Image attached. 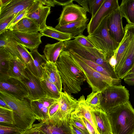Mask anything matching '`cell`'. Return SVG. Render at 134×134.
<instances>
[{
    "label": "cell",
    "instance_id": "8",
    "mask_svg": "<svg viewBox=\"0 0 134 134\" xmlns=\"http://www.w3.org/2000/svg\"><path fill=\"white\" fill-rule=\"evenodd\" d=\"M0 91L21 100L28 97L25 85L18 79L8 76H0Z\"/></svg>",
    "mask_w": 134,
    "mask_h": 134
},
{
    "label": "cell",
    "instance_id": "48",
    "mask_svg": "<svg viewBox=\"0 0 134 134\" xmlns=\"http://www.w3.org/2000/svg\"><path fill=\"white\" fill-rule=\"evenodd\" d=\"M55 4L63 6H65L69 4L73 3V0H54Z\"/></svg>",
    "mask_w": 134,
    "mask_h": 134
},
{
    "label": "cell",
    "instance_id": "14",
    "mask_svg": "<svg viewBox=\"0 0 134 134\" xmlns=\"http://www.w3.org/2000/svg\"><path fill=\"white\" fill-rule=\"evenodd\" d=\"M35 0H12L6 5L0 8V20L29 8Z\"/></svg>",
    "mask_w": 134,
    "mask_h": 134
},
{
    "label": "cell",
    "instance_id": "38",
    "mask_svg": "<svg viewBox=\"0 0 134 134\" xmlns=\"http://www.w3.org/2000/svg\"><path fill=\"white\" fill-rule=\"evenodd\" d=\"M14 41L16 40L10 29H6L0 34V47H5L8 43Z\"/></svg>",
    "mask_w": 134,
    "mask_h": 134
},
{
    "label": "cell",
    "instance_id": "41",
    "mask_svg": "<svg viewBox=\"0 0 134 134\" xmlns=\"http://www.w3.org/2000/svg\"><path fill=\"white\" fill-rule=\"evenodd\" d=\"M74 38L84 47L91 48H95L93 44L88 40L87 36L82 34L74 37Z\"/></svg>",
    "mask_w": 134,
    "mask_h": 134
},
{
    "label": "cell",
    "instance_id": "24",
    "mask_svg": "<svg viewBox=\"0 0 134 134\" xmlns=\"http://www.w3.org/2000/svg\"><path fill=\"white\" fill-rule=\"evenodd\" d=\"M8 66L7 73L9 77L20 81L27 77L24 72L26 68V64L17 57L13 56L9 62Z\"/></svg>",
    "mask_w": 134,
    "mask_h": 134
},
{
    "label": "cell",
    "instance_id": "28",
    "mask_svg": "<svg viewBox=\"0 0 134 134\" xmlns=\"http://www.w3.org/2000/svg\"><path fill=\"white\" fill-rule=\"evenodd\" d=\"M85 97L82 95L78 100V105L73 112L77 116L82 117L87 120L98 132L90 110L86 102Z\"/></svg>",
    "mask_w": 134,
    "mask_h": 134
},
{
    "label": "cell",
    "instance_id": "15",
    "mask_svg": "<svg viewBox=\"0 0 134 134\" xmlns=\"http://www.w3.org/2000/svg\"><path fill=\"white\" fill-rule=\"evenodd\" d=\"M128 49L121 60L116 73L118 77L122 79L127 75L132 68L134 60V32Z\"/></svg>",
    "mask_w": 134,
    "mask_h": 134
},
{
    "label": "cell",
    "instance_id": "7",
    "mask_svg": "<svg viewBox=\"0 0 134 134\" xmlns=\"http://www.w3.org/2000/svg\"><path fill=\"white\" fill-rule=\"evenodd\" d=\"M129 90L121 85L108 86L101 92L100 108L108 113L117 106L129 101Z\"/></svg>",
    "mask_w": 134,
    "mask_h": 134
},
{
    "label": "cell",
    "instance_id": "33",
    "mask_svg": "<svg viewBox=\"0 0 134 134\" xmlns=\"http://www.w3.org/2000/svg\"><path fill=\"white\" fill-rule=\"evenodd\" d=\"M40 80L42 87L47 97L56 99L60 98V92L54 84L46 80Z\"/></svg>",
    "mask_w": 134,
    "mask_h": 134
},
{
    "label": "cell",
    "instance_id": "32",
    "mask_svg": "<svg viewBox=\"0 0 134 134\" xmlns=\"http://www.w3.org/2000/svg\"><path fill=\"white\" fill-rule=\"evenodd\" d=\"M13 56L5 47H0V76H8L9 64Z\"/></svg>",
    "mask_w": 134,
    "mask_h": 134
},
{
    "label": "cell",
    "instance_id": "16",
    "mask_svg": "<svg viewBox=\"0 0 134 134\" xmlns=\"http://www.w3.org/2000/svg\"><path fill=\"white\" fill-rule=\"evenodd\" d=\"M16 41L29 49L38 48L43 36L40 32L29 33L12 31Z\"/></svg>",
    "mask_w": 134,
    "mask_h": 134
},
{
    "label": "cell",
    "instance_id": "54",
    "mask_svg": "<svg viewBox=\"0 0 134 134\" xmlns=\"http://www.w3.org/2000/svg\"><path fill=\"white\" fill-rule=\"evenodd\" d=\"M11 1L12 0H0V8L6 5Z\"/></svg>",
    "mask_w": 134,
    "mask_h": 134
},
{
    "label": "cell",
    "instance_id": "3",
    "mask_svg": "<svg viewBox=\"0 0 134 134\" xmlns=\"http://www.w3.org/2000/svg\"><path fill=\"white\" fill-rule=\"evenodd\" d=\"M0 97L14 112V126L24 131L31 127L37 120L31 109L30 102L26 98L20 100L1 91Z\"/></svg>",
    "mask_w": 134,
    "mask_h": 134
},
{
    "label": "cell",
    "instance_id": "25",
    "mask_svg": "<svg viewBox=\"0 0 134 134\" xmlns=\"http://www.w3.org/2000/svg\"><path fill=\"white\" fill-rule=\"evenodd\" d=\"M125 35L115 53L116 55V63L114 69L116 72L121 60L126 54L132 37V30L131 29H124Z\"/></svg>",
    "mask_w": 134,
    "mask_h": 134
},
{
    "label": "cell",
    "instance_id": "49",
    "mask_svg": "<svg viewBox=\"0 0 134 134\" xmlns=\"http://www.w3.org/2000/svg\"><path fill=\"white\" fill-rule=\"evenodd\" d=\"M74 1L76 2L79 4H80L82 7L85 8L87 10L88 12L90 13L88 0H74Z\"/></svg>",
    "mask_w": 134,
    "mask_h": 134
},
{
    "label": "cell",
    "instance_id": "12",
    "mask_svg": "<svg viewBox=\"0 0 134 134\" xmlns=\"http://www.w3.org/2000/svg\"><path fill=\"white\" fill-rule=\"evenodd\" d=\"M51 7L44 5L39 0H35L28 9L26 17L32 20L42 30L47 26L46 20L51 12Z\"/></svg>",
    "mask_w": 134,
    "mask_h": 134
},
{
    "label": "cell",
    "instance_id": "17",
    "mask_svg": "<svg viewBox=\"0 0 134 134\" xmlns=\"http://www.w3.org/2000/svg\"><path fill=\"white\" fill-rule=\"evenodd\" d=\"M89 108L99 134L112 133L107 113L101 108L97 109Z\"/></svg>",
    "mask_w": 134,
    "mask_h": 134
},
{
    "label": "cell",
    "instance_id": "45",
    "mask_svg": "<svg viewBox=\"0 0 134 134\" xmlns=\"http://www.w3.org/2000/svg\"><path fill=\"white\" fill-rule=\"evenodd\" d=\"M58 99H53L46 96L38 100L48 108Z\"/></svg>",
    "mask_w": 134,
    "mask_h": 134
},
{
    "label": "cell",
    "instance_id": "43",
    "mask_svg": "<svg viewBox=\"0 0 134 134\" xmlns=\"http://www.w3.org/2000/svg\"><path fill=\"white\" fill-rule=\"evenodd\" d=\"M18 14L12 15L4 19L0 20V34L6 29L8 25Z\"/></svg>",
    "mask_w": 134,
    "mask_h": 134
},
{
    "label": "cell",
    "instance_id": "31",
    "mask_svg": "<svg viewBox=\"0 0 134 134\" xmlns=\"http://www.w3.org/2000/svg\"><path fill=\"white\" fill-rule=\"evenodd\" d=\"M40 32L43 36L48 37L59 41L64 42L73 38L71 34L62 32L51 26H47Z\"/></svg>",
    "mask_w": 134,
    "mask_h": 134
},
{
    "label": "cell",
    "instance_id": "22",
    "mask_svg": "<svg viewBox=\"0 0 134 134\" xmlns=\"http://www.w3.org/2000/svg\"><path fill=\"white\" fill-rule=\"evenodd\" d=\"M5 48L13 56L19 58L26 64L29 63L32 59L30 52L26 48L16 41L8 43Z\"/></svg>",
    "mask_w": 134,
    "mask_h": 134
},
{
    "label": "cell",
    "instance_id": "27",
    "mask_svg": "<svg viewBox=\"0 0 134 134\" xmlns=\"http://www.w3.org/2000/svg\"><path fill=\"white\" fill-rule=\"evenodd\" d=\"M10 30L12 31L29 33H36L41 31L32 20L26 17L20 20Z\"/></svg>",
    "mask_w": 134,
    "mask_h": 134
},
{
    "label": "cell",
    "instance_id": "9",
    "mask_svg": "<svg viewBox=\"0 0 134 134\" xmlns=\"http://www.w3.org/2000/svg\"><path fill=\"white\" fill-rule=\"evenodd\" d=\"M118 0H105L95 14L92 17L87 25L88 35L92 34L98 27L103 20L119 9Z\"/></svg>",
    "mask_w": 134,
    "mask_h": 134
},
{
    "label": "cell",
    "instance_id": "18",
    "mask_svg": "<svg viewBox=\"0 0 134 134\" xmlns=\"http://www.w3.org/2000/svg\"><path fill=\"white\" fill-rule=\"evenodd\" d=\"M40 130L46 134H72L70 122H55L49 119L39 123Z\"/></svg>",
    "mask_w": 134,
    "mask_h": 134
},
{
    "label": "cell",
    "instance_id": "10",
    "mask_svg": "<svg viewBox=\"0 0 134 134\" xmlns=\"http://www.w3.org/2000/svg\"><path fill=\"white\" fill-rule=\"evenodd\" d=\"M87 10L85 8L73 3L63 8L58 19V25L63 26L71 22L88 19Z\"/></svg>",
    "mask_w": 134,
    "mask_h": 134
},
{
    "label": "cell",
    "instance_id": "57",
    "mask_svg": "<svg viewBox=\"0 0 134 134\" xmlns=\"http://www.w3.org/2000/svg\"><path fill=\"white\" fill-rule=\"evenodd\" d=\"M39 134H46L44 132H43V131L41 130L40 129L39 130Z\"/></svg>",
    "mask_w": 134,
    "mask_h": 134
},
{
    "label": "cell",
    "instance_id": "52",
    "mask_svg": "<svg viewBox=\"0 0 134 134\" xmlns=\"http://www.w3.org/2000/svg\"><path fill=\"white\" fill-rule=\"evenodd\" d=\"M72 134H85L75 125L70 123Z\"/></svg>",
    "mask_w": 134,
    "mask_h": 134
},
{
    "label": "cell",
    "instance_id": "53",
    "mask_svg": "<svg viewBox=\"0 0 134 134\" xmlns=\"http://www.w3.org/2000/svg\"><path fill=\"white\" fill-rule=\"evenodd\" d=\"M0 107H1L6 109L12 110L11 109L6 102L1 97H0Z\"/></svg>",
    "mask_w": 134,
    "mask_h": 134
},
{
    "label": "cell",
    "instance_id": "21",
    "mask_svg": "<svg viewBox=\"0 0 134 134\" xmlns=\"http://www.w3.org/2000/svg\"><path fill=\"white\" fill-rule=\"evenodd\" d=\"M37 49L30 50L32 59L29 63L26 65V67L32 74L40 79L42 76L43 65L47 60L44 55L40 54Z\"/></svg>",
    "mask_w": 134,
    "mask_h": 134
},
{
    "label": "cell",
    "instance_id": "30",
    "mask_svg": "<svg viewBox=\"0 0 134 134\" xmlns=\"http://www.w3.org/2000/svg\"><path fill=\"white\" fill-rule=\"evenodd\" d=\"M31 109L37 120L45 121L49 119L48 108L38 100H30Z\"/></svg>",
    "mask_w": 134,
    "mask_h": 134
},
{
    "label": "cell",
    "instance_id": "35",
    "mask_svg": "<svg viewBox=\"0 0 134 134\" xmlns=\"http://www.w3.org/2000/svg\"><path fill=\"white\" fill-rule=\"evenodd\" d=\"M101 92H92L87 96L86 102L89 108L97 109L100 108V97Z\"/></svg>",
    "mask_w": 134,
    "mask_h": 134
},
{
    "label": "cell",
    "instance_id": "19",
    "mask_svg": "<svg viewBox=\"0 0 134 134\" xmlns=\"http://www.w3.org/2000/svg\"><path fill=\"white\" fill-rule=\"evenodd\" d=\"M60 109L64 120L70 122L71 115L78 105V101L66 92H62L59 99Z\"/></svg>",
    "mask_w": 134,
    "mask_h": 134
},
{
    "label": "cell",
    "instance_id": "51",
    "mask_svg": "<svg viewBox=\"0 0 134 134\" xmlns=\"http://www.w3.org/2000/svg\"><path fill=\"white\" fill-rule=\"evenodd\" d=\"M108 63L114 70L116 63V55L115 53L108 60Z\"/></svg>",
    "mask_w": 134,
    "mask_h": 134
},
{
    "label": "cell",
    "instance_id": "47",
    "mask_svg": "<svg viewBox=\"0 0 134 134\" xmlns=\"http://www.w3.org/2000/svg\"><path fill=\"white\" fill-rule=\"evenodd\" d=\"M124 79L125 82L129 86H134V72L128 74Z\"/></svg>",
    "mask_w": 134,
    "mask_h": 134
},
{
    "label": "cell",
    "instance_id": "59",
    "mask_svg": "<svg viewBox=\"0 0 134 134\" xmlns=\"http://www.w3.org/2000/svg\"><path fill=\"white\" fill-rule=\"evenodd\" d=\"M96 134H99V133L98 132H96Z\"/></svg>",
    "mask_w": 134,
    "mask_h": 134
},
{
    "label": "cell",
    "instance_id": "44",
    "mask_svg": "<svg viewBox=\"0 0 134 134\" xmlns=\"http://www.w3.org/2000/svg\"><path fill=\"white\" fill-rule=\"evenodd\" d=\"M39 123L34 124L29 129L23 131L20 134H39Z\"/></svg>",
    "mask_w": 134,
    "mask_h": 134
},
{
    "label": "cell",
    "instance_id": "39",
    "mask_svg": "<svg viewBox=\"0 0 134 134\" xmlns=\"http://www.w3.org/2000/svg\"><path fill=\"white\" fill-rule=\"evenodd\" d=\"M23 131L14 126L0 125V134H20Z\"/></svg>",
    "mask_w": 134,
    "mask_h": 134
},
{
    "label": "cell",
    "instance_id": "37",
    "mask_svg": "<svg viewBox=\"0 0 134 134\" xmlns=\"http://www.w3.org/2000/svg\"><path fill=\"white\" fill-rule=\"evenodd\" d=\"M70 123L76 126L85 134H90L81 118L77 116L73 112L71 114Z\"/></svg>",
    "mask_w": 134,
    "mask_h": 134
},
{
    "label": "cell",
    "instance_id": "46",
    "mask_svg": "<svg viewBox=\"0 0 134 134\" xmlns=\"http://www.w3.org/2000/svg\"><path fill=\"white\" fill-rule=\"evenodd\" d=\"M79 117L83 122L90 134H96L95 130L90 123L84 117L81 116Z\"/></svg>",
    "mask_w": 134,
    "mask_h": 134
},
{
    "label": "cell",
    "instance_id": "40",
    "mask_svg": "<svg viewBox=\"0 0 134 134\" xmlns=\"http://www.w3.org/2000/svg\"><path fill=\"white\" fill-rule=\"evenodd\" d=\"M105 0H88L90 13L93 16L100 8Z\"/></svg>",
    "mask_w": 134,
    "mask_h": 134
},
{
    "label": "cell",
    "instance_id": "50",
    "mask_svg": "<svg viewBox=\"0 0 134 134\" xmlns=\"http://www.w3.org/2000/svg\"><path fill=\"white\" fill-rule=\"evenodd\" d=\"M39 1L44 6L50 7H54L55 5L54 0H39Z\"/></svg>",
    "mask_w": 134,
    "mask_h": 134
},
{
    "label": "cell",
    "instance_id": "60",
    "mask_svg": "<svg viewBox=\"0 0 134 134\" xmlns=\"http://www.w3.org/2000/svg\"><path fill=\"white\" fill-rule=\"evenodd\" d=\"M111 134H113L112 133H111Z\"/></svg>",
    "mask_w": 134,
    "mask_h": 134
},
{
    "label": "cell",
    "instance_id": "20",
    "mask_svg": "<svg viewBox=\"0 0 134 134\" xmlns=\"http://www.w3.org/2000/svg\"><path fill=\"white\" fill-rule=\"evenodd\" d=\"M40 79L53 83L60 92H62V85L56 63L47 61L44 63L42 68V76Z\"/></svg>",
    "mask_w": 134,
    "mask_h": 134
},
{
    "label": "cell",
    "instance_id": "5",
    "mask_svg": "<svg viewBox=\"0 0 134 134\" xmlns=\"http://www.w3.org/2000/svg\"><path fill=\"white\" fill-rule=\"evenodd\" d=\"M109 16L103 20L92 34L87 36L95 48L104 55L108 61L114 54L119 44L112 38L109 32L107 27Z\"/></svg>",
    "mask_w": 134,
    "mask_h": 134
},
{
    "label": "cell",
    "instance_id": "29",
    "mask_svg": "<svg viewBox=\"0 0 134 134\" xmlns=\"http://www.w3.org/2000/svg\"><path fill=\"white\" fill-rule=\"evenodd\" d=\"M122 18L126 20L127 24H134V0H123L119 6Z\"/></svg>",
    "mask_w": 134,
    "mask_h": 134
},
{
    "label": "cell",
    "instance_id": "42",
    "mask_svg": "<svg viewBox=\"0 0 134 134\" xmlns=\"http://www.w3.org/2000/svg\"><path fill=\"white\" fill-rule=\"evenodd\" d=\"M28 9L19 13L8 25L6 29H11L20 20L26 17L28 12Z\"/></svg>",
    "mask_w": 134,
    "mask_h": 134
},
{
    "label": "cell",
    "instance_id": "26",
    "mask_svg": "<svg viewBox=\"0 0 134 134\" xmlns=\"http://www.w3.org/2000/svg\"><path fill=\"white\" fill-rule=\"evenodd\" d=\"M65 46L64 42L62 41L46 44L44 47L43 53L47 60L56 63L60 53L64 51Z\"/></svg>",
    "mask_w": 134,
    "mask_h": 134
},
{
    "label": "cell",
    "instance_id": "34",
    "mask_svg": "<svg viewBox=\"0 0 134 134\" xmlns=\"http://www.w3.org/2000/svg\"><path fill=\"white\" fill-rule=\"evenodd\" d=\"M0 124L14 125L15 124L13 111L0 107Z\"/></svg>",
    "mask_w": 134,
    "mask_h": 134
},
{
    "label": "cell",
    "instance_id": "11",
    "mask_svg": "<svg viewBox=\"0 0 134 134\" xmlns=\"http://www.w3.org/2000/svg\"><path fill=\"white\" fill-rule=\"evenodd\" d=\"M24 72L27 77L21 81L28 90L27 98L30 100H37L46 96V94L41 86L40 79L34 75L26 67Z\"/></svg>",
    "mask_w": 134,
    "mask_h": 134
},
{
    "label": "cell",
    "instance_id": "1",
    "mask_svg": "<svg viewBox=\"0 0 134 134\" xmlns=\"http://www.w3.org/2000/svg\"><path fill=\"white\" fill-rule=\"evenodd\" d=\"M64 92L71 96L80 92L86 80L83 72L72 58L70 53L64 50L56 63Z\"/></svg>",
    "mask_w": 134,
    "mask_h": 134
},
{
    "label": "cell",
    "instance_id": "58",
    "mask_svg": "<svg viewBox=\"0 0 134 134\" xmlns=\"http://www.w3.org/2000/svg\"><path fill=\"white\" fill-rule=\"evenodd\" d=\"M133 68H134V60L133 62V65L132 66V69Z\"/></svg>",
    "mask_w": 134,
    "mask_h": 134
},
{
    "label": "cell",
    "instance_id": "2",
    "mask_svg": "<svg viewBox=\"0 0 134 134\" xmlns=\"http://www.w3.org/2000/svg\"><path fill=\"white\" fill-rule=\"evenodd\" d=\"M107 114L113 134H134V109L129 101Z\"/></svg>",
    "mask_w": 134,
    "mask_h": 134
},
{
    "label": "cell",
    "instance_id": "6",
    "mask_svg": "<svg viewBox=\"0 0 134 134\" xmlns=\"http://www.w3.org/2000/svg\"><path fill=\"white\" fill-rule=\"evenodd\" d=\"M64 42L65 46L64 51H72L82 57L96 63L108 71L114 78L119 79L109 64L104 55L96 48L84 47L75 39L66 41Z\"/></svg>",
    "mask_w": 134,
    "mask_h": 134
},
{
    "label": "cell",
    "instance_id": "56",
    "mask_svg": "<svg viewBox=\"0 0 134 134\" xmlns=\"http://www.w3.org/2000/svg\"><path fill=\"white\" fill-rule=\"evenodd\" d=\"M134 68H133L130 70V71L129 72L128 74L130 73H134Z\"/></svg>",
    "mask_w": 134,
    "mask_h": 134
},
{
    "label": "cell",
    "instance_id": "55",
    "mask_svg": "<svg viewBox=\"0 0 134 134\" xmlns=\"http://www.w3.org/2000/svg\"><path fill=\"white\" fill-rule=\"evenodd\" d=\"M124 29H131L134 32V24H127L126 25Z\"/></svg>",
    "mask_w": 134,
    "mask_h": 134
},
{
    "label": "cell",
    "instance_id": "4",
    "mask_svg": "<svg viewBox=\"0 0 134 134\" xmlns=\"http://www.w3.org/2000/svg\"><path fill=\"white\" fill-rule=\"evenodd\" d=\"M69 52L74 61L83 72L88 83L91 88L92 92H101L109 86L121 85V79H114L97 71L87 65L73 53Z\"/></svg>",
    "mask_w": 134,
    "mask_h": 134
},
{
    "label": "cell",
    "instance_id": "13",
    "mask_svg": "<svg viewBox=\"0 0 134 134\" xmlns=\"http://www.w3.org/2000/svg\"><path fill=\"white\" fill-rule=\"evenodd\" d=\"M122 18L119 9L109 16L107 21V27L109 34L112 38L119 44L125 35Z\"/></svg>",
    "mask_w": 134,
    "mask_h": 134
},
{
    "label": "cell",
    "instance_id": "36",
    "mask_svg": "<svg viewBox=\"0 0 134 134\" xmlns=\"http://www.w3.org/2000/svg\"><path fill=\"white\" fill-rule=\"evenodd\" d=\"M68 51L73 53L80 59L85 63L87 65L95 70L107 76L114 78L113 76L110 73L101 66L95 62L87 60L72 51Z\"/></svg>",
    "mask_w": 134,
    "mask_h": 134
},
{
    "label": "cell",
    "instance_id": "23",
    "mask_svg": "<svg viewBox=\"0 0 134 134\" xmlns=\"http://www.w3.org/2000/svg\"><path fill=\"white\" fill-rule=\"evenodd\" d=\"M88 19L82 20L69 23L63 26L58 24L55 28L62 32L71 34L73 37L82 34L87 29Z\"/></svg>",
    "mask_w": 134,
    "mask_h": 134
}]
</instances>
